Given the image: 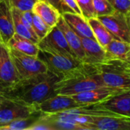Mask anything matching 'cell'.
Here are the masks:
<instances>
[{"instance_id":"obj_13","label":"cell","mask_w":130,"mask_h":130,"mask_svg":"<svg viewBox=\"0 0 130 130\" xmlns=\"http://www.w3.org/2000/svg\"><path fill=\"white\" fill-rule=\"evenodd\" d=\"M91 124L94 130H130V117H93Z\"/></svg>"},{"instance_id":"obj_6","label":"cell","mask_w":130,"mask_h":130,"mask_svg":"<svg viewBox=\"0 0 130 130\" xmlns=\"http://www.w3.org/2000/svg\"><path fill=\"white\" fill-rule=\"evenodd\" d=\"M40 112L37 104L32 105L21 101L2 98L0 104V126L14 120L26 118Z\"/></svg>"},{"instance_id":"obj_29","label":"cell","mask_w":130,"mask_h":130,"mask_svg":"<svg viewBox=\"0 0 130 130\" xmlns=\"http://www.w3.org/2000/svg\"><path fill=\"white\" fill-rule=\"evenodd\" d=\"M50 4H51L53 6H54L60 13L61 14L64 12H72L63 3L62 0H44Z\"/></svg>"},{"instance_id":"obj_15","label":"cell","mask_w":130,"mask_h":130,"mask_svg":"<svg viewBox=\"0 0 130 130\" xmlns=\"http://www.w3.org/2000/svg\"><path fill=\"white\" fill-rule=\"evenodd\" d=\"M61 15L79 37L96 40L88 20L82 14L73 12H64Z\"/></svg>"},{"instance_id":"obj_10","label":"cell","mask_w":130,"mask_h":130,"mask_svg":"<svg viewBox=\"0 0 130 130\" xmlns=\"http://www.w3.org/2000/svg\"><path fill=\"white\" fill-rule=\"evenodd\" d=\"M12 7L10 0H0V41L7 45L14 34Z\"/></svg>"},{"instance_id":"obj_4","label":"cell","mask_w":130,"mask_h":130,"mask_svg":"<svg viewBox=\"0 0 130 130\" xmlns=\"http://www.w3.org/2000/svg\"><path fill=\"white\" fill-rule=\"evenodd\" d=\"M37 57L48 67V69L59 78L67 72L80 66L83 62L77 58L66 55L50 46L38 43Z\"/></svg>"},{"instance_id":"obj_28","label":"cell","mask_w":130,"mask_h":130,"mask_svg":"<svg viewBox=\"0 0 130 130\" xmlns=\"http://www.w3.org/2000/svg\"><path fill=\"white\" fill-rule=\"evenodd\" d=\"M115 11L127 14L130 12V0H108Z\"/></svg>"},{"instance_id":"obj_26","label":"cell","mask_w":130,"mask_h":130,"mask_svg":"<svg viewBox=\"0 0 130 130\" xmlns=\"http://www.w3.org/2000/svg\"><path fill=\"white\" fill-rule=\"evenodd\" d=\"M76 2L81 9L82 16L87 20L96 17L92 0H76Z\"/></svg>"},{"instance_id":"obj_25","label":"cell","mask_w":130,"mask_h":130,"mask_svg":"<svg viewBox=\"0 0 130 130\" xmlns=\"http://www.w3.org/2000/svg\"><path fill=\"white\" fill-rule=\"evenodd\" d=\"M92 2L96 17L107 15L115 11L108 0H92Z\"/></svg>"},{"instance_id":"obj_19","label":"cell","mask_w":130,"mask_h":130,"mask_svg":"<svg viewBox=\"0 0 130 130\" xmlns=\"http://www.w3.org/2000/svg\"><path fill=\"white\" fill-rule=\"evenodd\" d=\"M107 60L117 59L130 64V43L113 39L105 47Z\"/></svg>"},{"instance_id":"obj_3","label":"cell","mask_w":130,"mask_h":130,"mask_svg":"<svg viewBox=\"0 0 130 130\" xmlns=\"http://www.w3.org/2000/svg\"><path fill=\"white\" fill-rule=\"evenodd\" d=\"M97 66L105 86L123 91L130 90L129 63L117 59H108Z\"/></svg>"},{"instance_id":"obj_5","label":"cell","mask_w":130,"mask_h":130,"mask_svg":"<svg viewBox=\"0 0 130 130\" xmlns=\"http://www.w3.org/2000/svg\"><path fill=\"white\" fill-rule=\"evenodd\" d=\"M8 49L19 80L46 73L49 71L47 66L37 56L23 53L13 48L8 47Z\"/></svg>"},{"instance_id":"obj_31","label":"cell","mask_w":130,"mask_h":130,"mask_svg":"<svg viewBox=\"0 0 130 130\" xmlns=\"http://www.w3.org/2000/svg\"><path fill=\"white\" fill-rule=\"evenodd\" d=\"M126 17H127V20H128V23H129V25L130 28V12L126 14Z\"/></svg>"},{"instance_id":"obj_32","label":"cell","mask_w":130,"mask_h":130,"mask_svg":"<svg viewBox=\"0 0 130 130\" xmlns=\"http://www.w3.org/2000/svg\"><path fill=\"white\" fill-rule=\"evenodd\" d=\"M4 45H5V44H3V43H1V41H0V54H1V52H2V48H3Z\"/></svg>"},{"instance_id":"obj_30","label":"cell","mask_w":130,"mask_h":130,"mask_svg":"<svg viewBox=\"0 0 130 130\" xmlns=\"http://www.w3.org/2000/svg\"><path fill=\"white\" fill-rule=\"evenodd\" d=\"M63 3L66 5V6L73 13H76L78 14H82V11L80 8L78 7L76 0H62Z\"/></svg>"},{"instance_id":"obj_8","label":"cell","mask_w":130,"mask_h":130,"mask_svg":"<svg viewBox=\"0 0 130 130\" xmlns=\"http://www.w3.org/2000/svg\"><path fill=\"white\" fill-rule=\"evenodd\" d=\"M84 107L75 101L72 96L56 94L37 104L38 110L43 114H53L66 110Z\"/></svg>"},{"instance_id":"obj_17","label":"cell","mask_w":130,"mask_h":130,"mask_svg":"<svg viewBox=\"0 0 130 130\" xmlns=\"http://www.w3.org/2000/svg\"><path fill=\"white\" fill-rule=\"evenodd\" d=\"M32 11L50 28L57 24L61 17V13L54 6L44 0H37Z\"/></svg>"},{"instance_id":"obj_11","label":"cell","mask_w":130,"mask_h":130,"mask_svg":"<svg viewBox=\"0 0 130 130\" xmlns=\"http://www.w3.org/2000/svg\"><path fill=\"white\" fill-rule=\"evenodd\" d=\"M85 51L84 63L99 65L107 61L106 50L96 40L88 37H80Z\"/></svg>"},{"instance_id":"obj_20","label":"cell","mask_w":130,"mask_h":130,"mask_svg":"<svg viewBox=\"0 0 130 130\" xmlns=\"http://www.w3.org/2000/svg\"><path fill=\"white\" fill-rule=\"evenodd\" d=\"M5 46L33 56H37L39 53V47L37 43L15 33Z\"/></svg>"},{"instance_id":"obj_2","label":"cell","mask_w":130,"mask_h":130,"mask_svg":"<svg viewBox=\"0 0 130 130\" xmlns=\"http://www.w3.org/2000/svg\"><path fill=\"white\" fill-rule=\"evenodd\" d=\"M97 65L82 63L65 73L55 84L56 94L72 96L104 87Z\"/></svg>"},{"instance_id":"obj_22","label":"cell","mask_w":130,"mask_h":130,"mask_svg":"<svg viewBox=\"0 0 130 130\" xmlns=\"http://www.w3.org/2000/svg\"><path fill=\"white\" fill-rule=\"evenodd\" d=\"M43 113L39 112L26 118L14 120L4 126H0V130H30L40 120Z\"/></svg>"},{"instance_id":"obj_16","label":"cell","mask_w":130,"mask_h":130,"mask_svg":"<svg viewBox=\"0 0 130 130\" xmlns=\"http://www.w3.org/2000/svg\"><path fill=\"white\" fill-rule=\"evenodd\" d=\"M18 80L8 49L4 45L0 54V82L5 85H11Z\"/></svg>"},{"instance_id":"obj_21","label":"cell","mask_w":130,"mask_h":130,"mask_svg":"<svg viewBox=\"0 0 130 130\" xmlns=\"http://www.w3.org/2000/svg\"><path fill=\"white\" fill-rule=\"evenodd\" d=\"M88 21L91 27L96 40L105 49L110 42L114 39L112 34L109 32L104 24L99 20L98 18L94 17L88 19Z\"/></svg>"},{"instance_id":"obj_27","label":"cell","mask_w":130,"mask_h":130,"mask_svg":"<svg viewBox=\"0 0 130 130\" xmlns=\"http://www.w3.org/2000/svg\"><path fill=\"white\" fill-rule=\"evenodd\" d=\"M36 2L37 0H10L11 7L21 12L32 11Z\"/></svg>"},{"instance_id":"obj_9","label":"cell","mask_w":130,"mask_h":130,"mask_svg":"<svg viewBox=\"0 0 130 130\" xmlns=\"http://www.w3.org/2000/svg\"><path fill=\"white\" fill-rule=\"evenodd\" d=\"M121 92L123 91L104 86L72 95V98L84 106H89L102 103Z\"/></svg>"},{"instance_id":"obj_23","label":"cell","mask_w":130,"mask_h":130,"mask_svg":"<svg viewBox=\"0 0 130 130\" xmlns=\"http://www.w3.org/2000/svg\"><path fill=\"white\" fill-rule=\"evenodd\" d=\"M12 16H13L14 27L15 34H18V35L24 38H27L37 44L40 42V40L32 34V33L28 30V28L23 23L21 20V11L14 8H12Z\"/></svg>"},{"instance_id":"obj_14","label":"cell","mask_w":130,"mask_h":130,"mask_svg":"<svg viewBox=\"0 0 130 130\" xmlns=\"http://www.w3.org/2000/svg\"><path fill=\"white\" fill-rule=\"evenodd\" d=\"M40 43L50 46L66 55L77 58L76 55L69 46L63 33L56 25L50 30L43 39L40 40Z\"/></svg>"},{"instance_id":"obj_33","label":"cell","mask_w":130,"mask_h":130,"mask_svg":"<svg viewBox=\"0 0 130 130\" xmlns=\"http://www.w3.org/2000/svg\"><path fill=\"white\" fill-rule=\"evenodd\" d=\"M2 98H3V97H2V95L0 94V104H1V102H2Z\"/></svg>"},{"instance_id":"obj_12","label":"cell","mask_w":130,"mask_h":130,"mask_svg":"<svg viewBox=\"0 0 130 130\" xmlns=\"http://www.w3.org/2000/svg\"><path fill=\"white\" fill-rule=\"evenodd\" d=\"M95 105L121 116L130 117V90L116 94L108 100Z\"/></svg>"},{"instance_id":"obj_24","label":"cell","mask_w":130,"mask_h":130,"mask_svg":"<svg viewBox=\"0 0 130 130\" xmlns=\"http://www.w3.org/2000/svg\"><path fill=\"white\" fill-rule=\"evenodd\" d=\"M32 25H33L34 30L37 38L39 39V40H41L42 39H43L48 34V33L50 31V30L52 29L50 27H48L46 25V24L37 14H36L34 13L33 14Z\"/></svg>"},{"instance_id":"obj_18","label":"cell","mask_w":130,"mask_h":130,"mask_svg":"<svg viewBox=\"0 0 130 130\" xmlns=\"http://www.w3.org/2000/svg\"><path fill=\"white\" fill-rule=\"evenodd\" d=\"M56 26L62 30L63 33L69 46L72 51L76 55L77 58L83 62L85 58V51L82 46L81 37L70 27V26L66 23L64 18L60 17Z\"/></svg>"},{"instance_id":"obj_1","label":"cell","mask_w":130,"mask_h":130,"mask_svg":"<svg viewBox=\"0 0 130 130\" xmlns=\"http://www.w3.org/2000/svg\"><path fill=\"white\" fill-rule=\"evenodd\" d=\"M59 78L50 70L28 78L5 85L0 88V94L7 98L37 105L56 95L55 84Z\"/></svg>"},{"instance_id":"obj_7","label":"cell","mask_w":130,"mask_h":130,"mask_svg":"<svg viewBox=\"0 0 130 130\" xmlns=\"http://www.w3.org/2000/svg\"><path fill=\"white\" fill-rule=\"evenodd\" d=\"M116 40L130 43V28L126 14L117 11L97 17Z\"/></svg>"}]
</instances>
